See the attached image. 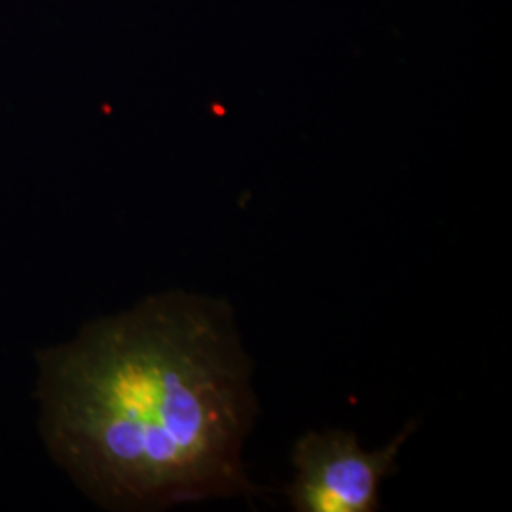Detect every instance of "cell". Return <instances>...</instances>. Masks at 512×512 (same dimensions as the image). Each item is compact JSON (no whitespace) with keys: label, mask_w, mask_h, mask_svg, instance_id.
Wrapping results in <instances>:
<instances>
[{"label":"cell","mask_w":512,"mask_h":512,"mask_svg":"<svg viewBox=\"0 0 512 512\" xmlns=\"http://www.w3.org/2000/svg\"><path fill=\"white\" fill-rule=\"evenodd\" d=\"M253 363L226 300L169 291L38 353L44 444L112 511L258 494Z\"/></svg>","instance_id":"cell-1"},{"label":"cell","mask_w":512,"mask_h":512,"mask_svg":"<svg viewBox=\"0 0 512 512\" xmlns=\"http://www.w3.org/2000/svg\"><path fill=\"white\" fill-rule=\"evenodd\" d=\"M416 431L408 423L387 446L363 450L355 433L329 429L310 431L296 440L291 486L285 490L296 512L380 511V488L393 476L406 439Z\"/></svg>","instance_id":"cell-2"}]
</instances>
